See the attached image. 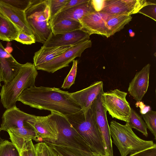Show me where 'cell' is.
Returning <instances> with one entry per match:
<instances>
[{"label": "cell", "mask_w": 156, "mask_h": 156, "mask_svg": "<svg viewBox=\"0 0 156 156\" xmlns=\"http://www.w3.org/2000/svg\"><path fill=\"white\" fill-rule=\"evenodd\" d=\"M17 101L31 107L55 112L65 116L82 110L70 93L55 87L35 86L29 87L22 92Z\"/></svg>", "instance_id": "cell-1"}, {"label": "cell", "mask_w": 156, "mask_h": 156, "mask_svg": "<svg viewBox=\"0 0 156 156\" xmlns=\"http://www.w3.org/2000/svg\"><path fill=\"white\" fill-rule=\"evenodd\" d=\"M66 116L92 151L106 155L104 141L95 121L92 104L86 112L81 110Z\"/></svg>", "instance_id": "cell-2"}, {"label": "cell", "mask_w": 156, "mask_h": 156, "mask_svg": "<svg viewBox=\"0 0 156 156\" xmlns=\"http://www.w3.org/2000/svg\"><path fill=\"white\" fill-rule=\"evenodd\" d=\"M38 73L34 64L27 62L21 64L19 72L10 82L4 84L0 92L1 102L8 109L15 105L18 98L25 89L35 86Z\"/></svg>", "instance_id": "cell-3"}, {"label": "cell", "mask_w": 156, "mask_h": 156, "mask_svg": "<svg viewBox=\"0 0 156 156\" xmlns=\"http://www.w3.org/2000/svg\"><path fill=\"white\" fill-rule=\"evenodd\" d=\"M110 133L112 143L117 147L121 156H127L152 147L156 145L152 140H146L138 137L126 122L121 124L115 121L110 122Z\"/></svg>", "instance_id": "cell-4"}, {"label": "cell", "mask_w": 156, "mask_h": 156, "mask_svg": "<svg viewBox=\"0 0 156 156\" xmlns=\"http://www.w3.org/2000/svg\"><path fill=\"white\" fill-rule=\"evenodd\" d=\"M25 12L35 42L44 44L52 33L50 0H33Z\"/></svg>", "instance_id": "cell-5"}, {"label": "cell", "mask_w": 156, "mask_h": 156, "mask_svg": "<svg viewBox=\"0 0 156 156\" xmlns=\"http://www.w3.org/2000/svg\"><path fill=\"white\" fill-rule=\"evenodd\" d=\"M127 93L118 89L102 93V104L112 118L127 122L131 108L126 99Z\"/></svg>", "instance_id": "cell-6"}, {"label": "cell", "mask_w": 156, "mask_h": 156, "mask_svg": "<svg viewBox=\"0 0 156 156\" xmlns=\"http://www.w3.org/2000/svg\"><path fill=\"white\" fill-rule=\"evenodd\" d=\"M51 112L49 115L56 122L59 131L58 139L55 143L91 151L82 136L72 127L66 116L55 112Z\"/></svg>", "instance_id": "cell-7"}, {"label": "cell", "mask_w": 156, "mask_h": 156, "mask_svg": "<svg viewBox=\"0 0 156 156\" xmlns=\"http://www.w3.org/2000/svg\"><path fill=\"white\" fill-rule=\"evenodd\" d=\"M90 40L73 46L61 55L51 61L35 66L37 70L53 73L63 68L68 67L69 64L77 57H80L84 50L91 47Z\"/></svg>", "instance_id": "cell-8"}, {"label": "cell", "mask_w": 156, "mask_h": 156, "mask_svg": "<svg viewBox=\"0 0 156 156\" xmlns=\"http://www.w3.org/2000/svg\"><path fill=\"white\" fill-rule=\"evenodd\" d=\"M35 132L38 142H55L58 139L59 131L55 120L49 115L35 116L27 121Z\"/></svg>", "instance_id": "cell-9"}, {"label": "cell", "mask_w": 156, "mask_h": 156, "mask_svg": "<svg viewBox=\"0 0 156 156\" xmlns=\"http://www.w3.org/2000/svg\"><path fill=\"white\" fill-rule=\"evenodd\" d=\"M156 3L146 0H105L100 12L109 15H131L136 14L143 7Z\"/></svg>", "instance_id": "cell-10"}, {"label": "cell", "mask_w": 156, "mask_h": 156, "mask_svg": "<svg viewBox=\"0 0 156 156\" xmlns=\"http://www.w3.org/2000/svg\"><path fill=\"white\" fill-rule=\"evenodd\" d=\"M102 90L92 103L95 121L103 138L106 155L114 156L112 140L108 124L107 111L102 104L101 97Z\"/></svg>", "instance_id": "cell-11"}, {"label": "cell", "mask_w": 156, "mask_h": 156, "mask_svg": "<svg viewBox=\"0 0 156 156\" xmlns=\"http://www.w3.org/2000/svg\"><path fill=\"white\" fill-rule=\"evenodd\" d=\"M90 36L82 30L56 34L51 33L43 46L46 47L74 46L89 40Z\"/></svg>", "instance_id": "cell-12"}, {"label": "cell", "mask_w": 156, "mask_h": 156, "mask_svg": "<svg viewBox=\"0 0 156 156\" xmlns=\"http://www.w3.org/2000/svg\"><path fill=\"white\" fill-rule=\"evenodd\" d=\"M109 16L100 11H95L86 15L79 22L82 30L90 35L96 34L108 37L106 22Z\"/></svg>", "instance_id": "cell-13"}, {"label": "cell", "mask_w": 156, "mask_h": 156, "mask_svg": "<svg viewBox=\"0 0 156 156\" xmlns=\"http://www.w3.org/2000/svg\"><path fill=\"white\" fill-rule=\"evenodd\" d=\"M35 116L24 112L15 105L6 109L4 112L0 128L2 130L7 131L10 129L20 128L29 126L27 121Z\"/></svg>", "instance_id": "cell-14"}, {"label": "cell", "mask_w": 156, "mask_h": 156, "mask_svg": "<svg viewBox=\"0 0 156 156\" xmlns=\"http://www.w3.org/2000/svg\"><path fill=\"white\" fill-rule=\"evenodd\" d=\"M151 65L148 63L136 74L129 83L128 91L136 101H141L149 87Z\"/></svg>", "instance_id": "cell-15"}, {"label": "cell", "mask_w": 156, "mask_h": 156, "mask_svg": "<svg viewBox=\"0 0 156 156\" xmlns=\"http://www.w3.org/2000/svg\"><path fill=\"white\" fill-rule=\"evenodd\" d=\"M21 65L0 42V74L4 83H9L15 78Z\"/></svg>", "instance_id": "cell-16"}, {"label": "cell", "mask_w": 156, "mask_h": 156, "mask_svg": "<svg viewBox=\"0 0 156 156\" xmlns=\"http://www.w3.org/2000/svg\"><path fill=\"white\" fill-rule=\"evenodd\" d=\"M103 86L102 81H97L85 88L70 93L71 95L80 106L83 112H86L90 107L97 96L103 90Z\"/></svg>", "instance_id": "cell-17"}, {"label": "cell", "mask_w": 156, "mask_h": 156, "mask_svg": "<svg viewBox=\"0 0 156 156\" xmlns=\"http://www.w3.org/2000/svg\"><path fill=\"white\" fill-rule=\"evenodd\" d=\"M25 12L16 9L0 0V13L21 30L33 35L27 21Z\"/></svg>", "instance_id": "cell-18"}, {"label": "cell", "mask_w": 156, "mask_h": 156, "mask_svg": "<svg viewBox=\"0 0 156 156\" xmlns=\"http://www.w3.org/2000/svg\"><path fill=\"white\" fill-rule=\"evenodd\" d=\"M95 11L91 0H89L87 2L59 13L51 20V26L56 22L64 19H69L79 22L86 15Z\"/></svg>", "instance_id": "cell-19"}, {"label": "cell", "mask_w": 156, "mask_h": 156, "mask_svg": "<svg viewBox=\"0 0 156 156\" xmlns=\"http://www.w3.org/2000/svg\"><path fill=\"white\" fill-rule=\"evenodd\" d=\"M7 131L11 142L20 153L30 140H33L38 142L35 132L29 125L20 128L10 129Z\"/></svg>", "instance_id": "cell-20"}, {"label": "cell", "mask_w": 156, "mask_h": 156, "mask_svg": "<svg viewBox=\"0 0 156 156\" xmlns=\"http://www.w3.org/2000/svg\"><path fill=\"white\" fill-rule=\"evenodd\" d=\"M73 46L46 47L42 46L34 53V64L35 66L44 63L58 56Z\"/></svg>", "instance_id": "cell-21"}, {"label": "cell", "mask_w": 156, "mask_h": 156, "mask_svg": "<svg viewBox=\"0 0 156 156\" xmlns=\"http://www.w3.org/2000/svg\"><path fill=\"white\" fill-rule=\"evenodd\" d=\"M57 154L63 156H98L99 154L80 148L61 145L55 143L45 142Z\"/></svg>", "instance_id": "cell-22"}, {"label": "cell", "mask_w": 156, "mask_h": 156, "mask_svg": "<svg viewBox=\"0 0 156 156\" xmlns=\"http://www.w3.org/2000/svg\"><path fill=\"white\" fill-rule=\"evenodd\" d=\"M21 31L11 21L0 13V40L8 42L15 40Z\"/></svg>", "instance_id": "cell-23"}, {"label": "cell", "mask_w": 156, "mask_h": 156, "mask_svg": "<svg viewBox=\"0 0 156 156\" xmlns=\"http://www.w3.org/2000/svg\"><path fill=\"white\" fill-rule=\"evenodd\" d=\"M132 18L131 15H110L106 22L107 38L122 30Z\"/></svg>", "instance_id": "cell-24"}, {"label": "cell", "mask_w": 156, "mask_h": 156, "mask_svg": "<svg viewBox=\"0 0 156 156\" xmlns=\"http://www.w3.org/2000/svg\"><path fill=\"white\" fill-rule=\"evenodd\" d=\"M52 33L54 34L82 30L79 21L69 19L60 20L51 26Z\"/></svg>", "instance_id": "cell-25"}, {"label": "cell", "mask_w": 156, "mask_h": 156, "mask_svg": "<svg viewBox=\"0 0 156 156\" xmlns=\"http://www.w3.org/2000/svg\"><path fill=\"white\" fill-rule=\"evenodd\" d=\"M127 123L132 128H134L142 133L146 137L148 136L147 127L141 116L139 115L132 108Z\"/></svg>", "instance_id": "cell-26"}, {"label": "cell", "mask_w": 156, "mask_h": 156, "mask_svg": "<svg viewBox=\"0 0 156 156\" xmlns=\"http://www.w3.org/2000/svg\"><path fill=\"white\" fill-rule=\"evenodd\" d=\"M0 156H21V153L11 142L5 140L0 144Z\"/></svg>", "instance_id": "cell-27"}, {"label": "cell", "mask_w": 156, "mask_h": 156, "mask_svg": "<svg viewBox=\"0 0 156 156\" xmlns=\"http://www.w3.org/2000/svg\"><path fill=\"white\" fill-rule=\"evenodd\" d=\"M141 116L148 128L156 139V112L150 110Z\"/></svg>", "instance_id": "cell-28"}, {"label": "cell", "mask_w": 156, "mask_h": 156, "mask_svg": "<svg viewBox=\"0 0 156 156\" xmlns=\"http://www.w3.org/2000/svg\"><path fill=\"white\" fill-rule=\"evenodd\" d=\"M36 156H58L56 151L45 142L34 145Z\"/></svg>", "instance_id": "cell-29"}, {"label": "cell", "mask_w": 156, "mask_h": 156, "mask_svg": "<svg viewBox=\"0 0 156 156\" xmlns=\"http://www.w3.org/2000/svg\"><path fill=\"white\" fill-rule=\"evenodd\" d=\"M78 61L74 60L73 61L72 68L68 75L65 79L61 88L64 89H69L74 83L76 77Z\"/></svg>", "instance_id": "cell-30"}, {"label": "cell", "mask_w": 156, "mask_h": 156, "mask_svg": "<svg viewBox=\"0 0 156 156\" xmlns=\"http://www.w3.org/2000/svg\"><path fill=\"white\" fill-rule=\"evenodd\" d=\"M18 10L25 12L32 4L33 0H0Z\"/></svg>", "instance_id": "cell-31"}, {"label": "cell", "mask_w": 156, "mask_h": 156, "mask_svg": "<svg viewBox=\"0 0 156 156\" xmlns=\"http://www.w3.org/2000/svg\"><path fill=\"white\" fill-rule=\"evenodd\" d=\"M69 0H50L51 20L59 12L62 8Z\"/></svg>", "instance_id": "cell-32"}, {"label": "cell", "mask_w": 156, "mask_h": 156, "mask_svg": "<svg viewBox=\"0 0 156 156\" xmlns=\"http://www.w3.org/2000/svg\"><path fill=\"white\" fill-rule=\"evenodd\" d=\"M15 40L23 44L27 45H30L36 42L34 35L29 34L22 30L20 32Z\"/></svg>", "instance_id": "cell-33"}, {"label": "cell", "mask_w": 156, "mask_h": 156, "mask_svg": "<svg viewBox=\"0 0 156 156\" xmlns=\"http://www.w3.org/2000/svg\"><path fill=\"white\" fill-rule=\"evenodd\" d=\"M156 3L150 4L143 7L138 12L156 20Z\"/></svg>", "instance_id": "cell-34"}, {"label": "cell", "mask_w": 156, "mask_h": 156, "mask_svg": "<svg viewBox=\"0 0 156 156\" xmlns=\"http://www.w3.org/2000/svg\"><path fill=\"white\" fill-rule=\"evenodd\" d=\"M129 156H156V147L150 148L130 154Z\"/></svg>", "instance_id": "cell-35"}, {"label": "cell", "mask_w": 156, "mask_h": 156, "mask_svg": "<svg viewBox=\"0 0 156 156\" xmlns=\"http://www.w3.org/2000/svg\"><path fill=\"white\" fill-rule=\"evenodd\" d=\"M89 1V0H69L62 8L59 12L79 5L87 2Z\"/></svg>", "instance_id": "cell-36"}, {"label": "cell", "mask_w": 156, "mask_h": 156, "mask_svg": "<svg viewBox=\"0 0 156 156\" xmlns=\"http://www.w3.org/2000/svg\"><path fill=\"white\" fill-rule=\"evenodd\" d=\"M28 156H36L35 148L32 140H30L27 144L25 148Z\"/></svg>", "instance_id": "cell-37"}, {"label": "cell", "mask_w": 156, "mask_h": 156, "mask_svg": "<svg viewBox=\"0 0 156 156\" xmlns=\"http://www.w3.org/2000/svg\"><path fill=\"white\" fill-rule=\"evenodd\" d=\"M135 105L136 107L140 108V112L141 115L144 114L151 110V108L149 106L146 105L141 101H137Z\"/></svg>", "instance_id": "cell-38"}, {"label": "cell", "mask_w": 156, "mask_h": 156, "mask_svg": "<svg viewBox=\"0 0 156 156\" xmlns=\"http://www.w3.org/2000/svg\"><path fill=\"white\" fill-rule=\"evenodd\" d=\"M91 1L95 11H100L103 7L104 0H91Z\"/></svg>", "instance_id": "cell-39"}, {"label": "cell", "mask_w": 156, "mask_h": 156, "mask_svg": "<svg viewBox=\"0 0 156 156\" xmlns=\"http://www.w3.org/2000/svg\"><path fill=\"white\" fill-rule=\"evenodd\" d=\"M21 156H28L27 153L25 148L20 153Z\"/></svg>", "instance_id": "cell-40"}, {"label": "cell", "mask_w": 156, "mask_h": 156, "mask_svg": "<svg viewBox=\"0 0 156 156\" xmlns=\"http://www.w3.org/2000/svg\"><path fill=\"white\" fill-rule=\"evenodd\" d=\"M2 130L0 128V144L3 141V140L1 138L0 136V132Z\"/></svg>", "instance_id": "cell-41"}, {"label": "cell", "mask_w": 156, "mask_h": 156, "mask_svg": "<svg viewBox=\"0 0 156 156\" xmlns=\"http://www.w3.org/2000/svg\"><path fill=\"white\" fill-rule=\"evenodd\" d=\"M2 81V79L1 76V75H0V86H1V82Z\"/></svg>", "instance_id": "cell-42"}, {"label": "cell", "mask_w": 156, "mask_h": 156, "mask_svg": "<svg viewBox=\"0 0 156 156\" xmlns=\"http://www.w3.org/2000/svg\"><path fill=\"white\" fill-rule=\"evenodd\" d=\"M98 156H109L108 155H103V154H99L98 155Z\"/></svg>", "instance_id": "cell-43"}, {"label": "cell", "mask_w": 156, "mask_h": 156, "mask_svg": "<svg viewBox=\"0 0 156 156\" xmlns=\"http://www.w3.org/2000/svg\"><path fill=\"white\" fill-rule=\"evenodd\" d=\"M58 154V156H63L62 155H61V154Z\"/></svg>", "instance_id": "cell-44"}]
</instances>
